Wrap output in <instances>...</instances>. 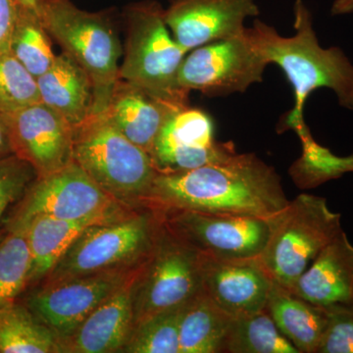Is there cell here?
<instances>
[{"instance_id":"30","label":"cell","mask_w":353,"mask_h":353,"mask_svg":"<svg viewBox=\"0 0 353 353\" xmlns=\"http://www.w3.org/2000/svg\"><path fill=\"white\" fill-rule=\"evenodd\" d=\"M36 179L34 168L17 155L0 158V225L7 208L22 199Z\"/></svg>"},{"instance_id":"14","label":"cell","mask_w":353,"mask_h":353,"mask_svg":"<svg viewBox=\"0 0 353 353\" xmlns=\"http://www.w3.org/2000/svg\"><path fill=\"white\" fill-rule=\"evenodd\" d=\"M4 117L14 154L31 165L37 178L74 161V128L43 102L4 113Z\"/></svg>"},{"instance_id":"29","label":"cell","mask_w":353,"mask_h":353,"mask_svg":"<svg viewBox=\"0 0 353 353\" xmlns=\"http://www.w3.org/2000/svg\"><path fill=\"white\" fill-rule=\"evenodd\" d=\"M38 102L37 79L12 53L0 54V112L13 113Z\"/></svg>"},{"instance_id":"1","label":"cell","mask_w":353,"mask_h":353,"mask_svg":"<svg viewBox=\"0 0 353 353\" xmlns=\"http://www.w3.org/2000/svg\"><path fill=\"white\" fill-rule=\"evenodd\" d=\"M289 203L274 167L236 152L192 170L158 173L148 206L273 219Z\"/></svg>"},{"instance_id":"20","label":"cell","mask_w":353,"mask_h":353,"mask_svg":"<svg viewBox=\"0 0 353 353\" xmlns=\"http://www.w3.org/2000/svg\"><path fill=\"white\" fill-rule=\"evenodd\" d=\"M37 85L41 102L74 129L92 115L94 90L90 77L67 53L57 55L50 68L37 78Z\"/></svg>"},{"instance_id":"28","label":"cell","mask_w":353,"mask_h":353,"mask_svg":"<svg viewBox=\"0 0 353 353\" xmlns=\"http://www.w3.org/2000/svg\"><path fill=\"white\" fill-rule=\"evenodd\" d=\"M183 305L162 311L137 323L132 327L122 352H180L179 325Z\"/></svg>"},{"instance_id":"18","label":"cell","mask_w":353,"mask_h":353,"mask_svg":"<svg viewBox=\"0 0 353 353\" xmlns=\"http://www.w3.org/2000/svg\"><path fill=\"white\" fill-rule=\"evenodd\" d=\"M290 290L322 307L353 304V245L345 231L325 246Z\"/></svg>"},{"instance_id":"15","label":"cell","mask_w":353,"mask_h":353,"mask_svg":"<svg viewBox=\"0 0 353 353\" xmlns=\"http://www.w3.org/2000/svg\"><path fill=\"white\" fill-rule=\"evenodd\" d=\"M164 19L172 36L189 51L241 36L245 21L257 17L255 0H170Z\"/></svg>"},{"instance_id":"36","label":"cell","mask_w":353,"mask_h":353,"mask_svg":"<svg viewBox=\"0 0 353 353\" xmlns=\"http://www.w3.org/2000/svg\"><path fill=\"white\" fill-rule=\"evenodd\" d=\"M169 1H170V0H169Z\"/></svg>"},{"instance_id":"19","label":"cell","mask_w":353,"mask_h":353,"mask_svg":"<svg viewBox=\"0 0 353 353\" xmlns=\"http://www.w3.org/2000/svg\"><path fill=\"white\" fill-rule=\"evenodd\" d=\"M181 106L183 105L162 101L143 88L119 79L103 113L118 131L150 154L165 121L172 111Z\"/></svg>"},{"instance_id":"16","label":"cell","mask_w":353,"mask_h":353,"mask_svg":"<svg viewBox=\"0 0 353 353\" xmlns=\"http://www.w3.org/2000/svg\"><path fill=\"white\" fill-rule=\"evenodd\" d=\"M201 281L202 292L233 318L264 310L273 282L259 259H217L203 254Z\"/></svg>"},{"instance_id":"33","label":"cell","mask_w":353,"mask_h":353,"mask_svg":"<svg viewBox=\"0 0 353 353\" xmlns=\"http://www.w3.org/2000/svg\"><path fill=\"white\" fill-rule=\"evenodd\" d=\"M12 154L14 153L8 126H7L4 113L0 112V158L7 157Z\"/></svg>"},{"instance_id":"9","label":"cell","mask_w":353,"mask_h":353,"mask_svg":"<svg viewBox=\"0 0 353 353\" xmlns=\"http://www.w3.org/2000/svg\"><path fill=\"white\" fill-rule=\"evenodd\" d=\"M201 290V254L176 238L163 223L157 245L134 284V326L183 305Z\"/></svg>"},{"instance_id":"10","label":"cell","mask_w":353,"mask_h":353,"mask_svg":"<svg viewBox=\"0 0 353 353\" xmlns=\"http://www.w3.org/2000/svg\"><path fill=\"white\" fill-rule=\"evenodd\" d=\"M159 208L164 226L171 234L201 254L217 259H259L274 219Z\"/></svg>"},{"instance_id":"21","label":"cell","mask_w":353,"mask_h":353,"mask_svg":"<svg viewBox=\"0 0 353 353\" xmlns=\"http://www.w3.org/2000/svg\"><path fill=\"white\" fill-rule=\"evenodd\" d=\"M265 309L299 353L317 352L328 320L326 308L272 282Z\"/></svg>"},{"instance_id":"11","label":"cell","mask_w":353,"mask_h":353,"mask_svg":"<svg viewBox=\"0 0 353 353\" xmlns=\"http://www.w3.org/2000/svg\"><path fill=\"white\" fill-rule=\"evenodd\" d=\"M267 66L243 32L189 51L181 65L178 82L185 92L227 97L261 83Z\"/></svg>"},{"instance_id":"32","label":"cell","mask_w":353,"mask_h":353,"mask_svg":"<svg viewBox=\"0 0 353 353\" xmlns=\"http://www.w3.org/2000/svg\"><path fill=\"white\" fill-rule=\"evenodd\" d=\"M17 0H0V54L10 52L11 39L17 22Z\"/></svg>"},{"instance_id":"35","label":"cell","mask_w":353,"mask_h":353,"mask_svg":"<svg viewBox=\"0 0 353 353\" xmlns=\"http://www.w3.org/2000/svg\"><path fill=\"white\" fill-rule=\"evenodd\" d=\"M46 0H17L20 7L37 14L41 18V10Z\"/></svg>"},{"instance_id":"23","label":"cell","mask_w":353,"mask_h":353,"mask_svg":"<svg viewBox=\"0 0 353 353\" xmlns=\"http://www.w3.org/2000/svg\"><path fill=\"white\" fill-rule=\"evenodd\" d=\"M233 317L202 290L183 304L179 325V353H224Z\"/></svg>"},{"instance_id":"17","label":"cell","mask_w":353,"mask_h":353,"mask_svg":"<svg viewBox=\"0 0 353 353\" xmlns=\"http://www.w3.org/2000/svg\"><path fill=\"white\" fill-rule=\"evenodd\" d=\"M139 276L95 308L71 333L58 338V353L122 352L134 326V290Z\"/></svg>"},{"instance_id":"4","label":"cell","mask_w":353,"mask_h":353,"mask_svg":"<svg viewBox=\"0 0 353 353\" xmlns=\"http://www.w3.org/2000/svg\"><path fill=\"white\" fill-rule=\"evenodd\" d=\"M41 20L50 38L90 77L94 90L92 115L103 113L119 80L122 53L110 11L90 12L70 0H46Z\"/></svg>"},{"instance_id":"22","label":"cell","mask_w":353,"mask_h":353,"mask_svg":"<svg viewBox=\"0 0 353 353\" xmlns=\"http://www.w3.org/2000/svg\"><path fill=\"white\" fill-rule=\"evenodd\" d=\"M92 226L95 225L38 216L21 227L25 230L31 255L28 288L41 284L81 234Z\"/></svg>"},{"instance_id":"6","label":"cell","mask_w":353,"mask_h":353,"mask_svg":"<svg viewBox=\"0 0 353 353\" xmlns=\"http://www.w3.org/2000/svg\"><path fill=\"white\" fill-rule=\"evenodd\" d=\"M162 229L161 208L154 206L139 209L115 222L90 227L39 285L145 263Z\"/></svg>"},{"instance_id":"34","label":"cell","mask_w":353,"mask_h":353,"mask_svg":"<svg viewBox=\"0 0 353 353\" xmlns=\"http://www.w3.org/2000/svg\"><path fill=\"white\" fill-rule=\"evenodd\" d=\"M353 13V0H334L331 7L333 16Z\"/></svg>"},{"instance_id":"7","label":"cell","mask_w":353,"mask_h":353,"mask_svg":"<svg viewBox=\"0 0 353 353\" xmlns=\"http://www.w3.org/2000/svg\"><path fill=\"white\" fill-rule=\"evenodd\" d=\"M341 231V215L326 199L299 194L274 218L259 262L273 282L290 290Z\"/></svg>"},{"instance_id":"5","label":"cell","mask_w":353,"mask_h":353,"mask_svg":"<svg viewBox=\"0 0 353 353\" xmlns=\"http://www.w3.org/2000/svg\"><path fill=\"white\" fill-rule=\"evenodd\" d=\"M124 16L128 34L119 79L169 103L190 104V92L183 90L178 82L188 52L172 36L163 7L152 0L138 2L127 6Z\"/></svg>"},{"instance_id":"31","label":"cell","mask_w":353,"mask_h":353,"mask_svg":"<svg viewBox=\"0 0 353 353\" xmlns=\"http://www.w3.org/2000/svg\"><path fill=\"white\" fill-rule=\"evenodd\" d=\"M325 308L328 320L316 353H353V304Z\"/></svg>"},{"instance_id":"25","label":"cell","mask_w":353,"mask_h":353,"mask_svg":"<svg viewBox=\"0 0 353 353\" xmlns=\"http://www.w3.org/2000/svg\"><path fill=\"white\" fill-rule=\"evenodd\" d=\"M224 353H299L276 326L266 309L233 318Z\"/></svg>"},{"instance_id":"8","label":"cell","mask_w":353,"mask_h":353,"mask_svg":"<svg viewBox=\"0 0 353 353\" xmlns=\"http://www.w3.org/2000/svg\"><path fill=\"white\" fill-rule=\"evenodd\" d=\"M138 210L114 199L72 161L30 185L10 217L9 230L25 226L38 216L97 226L123 219Z\"/></svg>"},{"instance_id":"27","label":"cell","mask_w":353,"mask_h":353,"mask_svg":"<svg viewBox=\"0 0 353 353\" xmlns=\"http://www.w3.org/2000/svg\"><path fill=\"white\" fill-rule=\"evenodd\" d=\"M31 255L26 232L10 229L0 241V308L15 303L29 285Z\"/></svg>"},{"instance_id":"13","label":"cell","mask_w":353,"mask_h":353,"mask_svg":"<svg viewBox=\"0 0 353 353\" xmlns=\"http://www.w3.org/2000/svg\"><path fill=\"white\" fill-rule=\"evenodd\" d=\"M236 152L233 143L216 139L214 122L206 111L187 104L165 121L150 157L158 173H175L215 163Z\"/></svg>"},{"instance_id":"26","label":"cell","mask_w":353,"mask_h":353,"mask_svg":"<svg viewBox=\"0 0 353 353\" xmlns=\"http://www.w3.org/2000/svg\"><path fill=\"white\" fill-rule=\"evenodd\" d=\"M51 39L39 16L19 6L10 52L36 79L46 73L57 58Z\"/></svg>"},{"instance_id":"24","label":"cell","mask_w":353,"mask_h":353,"mask_svg":"<svg viewBox=\"0 0 353 353\" xmlns=\"http://www.w3.org/2000/svg\"><path fill=\"white\" fill-rule=\"evenodd\" d=\"M0 353H58L57 336L26 305L0 308Z\"/></svg>"},{"instance_id":"3","label":"cell","mask_w":353,"mask_h":353,"mask_svg":"<svg viewBox=\"0 0 353 353\" xmlns=\"http://www.w3.org/2000/svg\"><path fill=\"white\" fill-rule=\"evenodd\" d=\"M73 158L102 190L132 209L148 208L158 171L150 153L118 131L105 114L74 129Z\"/></svg>"},{"instance_id":"12","label":"cell","mask_w":353,"mask_h":353,"mask_svg":"<svg viewBox=\"0 0 353 353\" xmlns=\"http://www.w3.org/2000/svg\"><path fill=\"white\" fill-rule=\"evenodd\" d=\"M146 262L38 285L28 296L25 305L57 334V339L61 338L71 333L95 308L132 279L138 277Z\"/></svg>"},{"instance_id":"2","label":"cell","mask_w":353,"mask_h":353,"mask_svg":"<svg viewBox=\"0 0 353 353\" xmlns=\"http://www.w3.org/2000/svg\"><path fill=\"white\" fill-rule=\"evenodd\" d=\"M294 14L296 34L289 38L259 19L245 31L265 61L280 67L294 88V105L281 120L282 132L306 126L304 104L319 88L333 90L341 108L353 110V64L341 48L320 46L312 14L303 0H296Z\"/></svg>"}]
</instances>
